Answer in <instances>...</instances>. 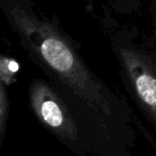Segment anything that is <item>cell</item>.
I'll use <instances>...</instances> for the list:
<instances>
[{
  "mask_svg": "<svg viewBox=\"0 0 156 156\" xmlns=\"http://www.w3.org/2000/svg\"><path fill=\"white\" fill-rule=\"evenodd\" d=\"M8 23L33 62L91 109L111 115L106 88L92 73L69 37L29 0H1Z\"/></svg>",
  "mask_w": 156,
  "mask_h": 156,
  "instance_id": "1",
  "label": "cell"
},
{
  "mask_svg": "<svg viewBox=\"0 0 156 156\" xmlns=\"http://www.w3.org/2000/svg\"><path fill=\"white\" fill-rule=\"evenodd\" d=\"M30 107L48 130L65 140L78 138V126L62 98L44 81L34 79L29 87Z\"/></svg>",
  "mask_w": 156,
  "mask_h": 156,
  "instance_id": "2",
  "label": "cell"
},
{
  "mask_svg": "<svg viewBox=\"0 0 156 156\" xmlns=\"http://www.w3.org/2000/svg\"><path fill=\"white\" fill-rule=\"evenodd\" d=\"M20 65L14 59L2 56L0 59V83L9 87L15 79Z\"/></svg>",
  "mask_w": 156,
  "mask_h": 156,
  "instance_id": "4",
  "label": "cell"
},
{
  "mask_svg": "<svg viewBox=\"0 0 156 156\" xmlns=\"http://www.w3.org/2000/svg\"><path fill=\"white\" fill-rule=\"evenodd\" d=\"M117 54L139 103L156 122V65L132 48L119 47Z\"/></svg>",
  "mask_w": 156,
  "mask_h": 156,
  "instance_id": "3",
  "label": "cell"
},
{
  "mask_svg": "<svg viewBox=\"0 0 156 156\" xmlns=\"http://www.w3.org/2000/svg\"><path fill=\"white\" fill-rule=\"evenodd\" d=\"M153 5H154V9L156 11V0H153Z\"/></svg>",
  "mask_w": 156,
  "mask_h": 156,
  "instance_id": "6",
  "label": "cell"
},
{
  "mask_svg": "<svg viewBox=\"0 0 156 156\" xmlns=\"http://www.w3.org/2000/svg\"><path fill=\"white\" fill-rule=\"evenodd\" d=\"M10 113V101L7 87L0 83V143H2L7 132Z\"/></svg>",
  "mask_w": 156,
  "mask_h": 156,
  "instance_id": "5",
  "label": "cell"
}]
</instances>
